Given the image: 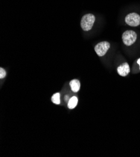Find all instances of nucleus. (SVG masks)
<instances>
[{"label":"nucleus","mask_w":140,"mask_h":157,"mask_svg":"<svg viewBox=\"0 0 140 157\" xmlns=\"http://www.w3.org/2000/svg\"><path fill=\"white\" fill-rule=\"evenodd\" d=\"M95 17L92 14H87L82 18L81 25L84 31H89L92 29L95 22Z\"/></svg>","instance_id":"1"},{"label":"nucleus","mask_w":140,"mask_h":157,"mask_svg":"<svg viewBox=\"0 0 140 157\" xmlns=\"http://www.w3.org/2000/svg\"><path fill=\"white\" fill-rule=\"evenodd\" d=\"M122 41L126 46H131L136 41L137 35L134 31L128 30L124 32L122 35Z\"/></svg>","instance_id":"2"},{"label":"nucleus","mask_w":140,"mask_h":157,"mask_svg":"<svg viewBox=\"0 0 140 157\" xmlns=\"http://www.w3.org/2000/svg\"><path fill=\"white\" fill-rule=\"evenodd\" d=\"M125 22L131 26H138L140 25V16L136 13H130L125 18Z\"/></svg>","instance_id":"3"},{"label":"nucleus","mask_w":140,"mask_h":157,"mask_svg":"<svg viewBox=\"0 0 140 157\" xmlns=\"http://www.w3.org/2000/svg\"><path fill=\"white\" fill-rule=\"evenodd\" d=\"M110 48V44L107 41H102L95 46V51L98 56H102L106 55Z\"/></svg>","instance_id":"4"},{"label":"nucleus","mask_w":140,"mask_h":157,"mask_svg":"<svg viewBox=\"0 0 140 157\" xmlns=\"http://www.w3.org/2000/svg\"><path fill=\"white\" fill-rule=\"evenodd\" d=\"M118 73L121 76H126L130 72V68L127 63H124L118 67Z\"/></svg>","instance_id":"5"},{"label":"nucleus","mask_w":140,"mask_h":157,"mask_svg":"<svg viewBox=\"0 0 140 157\" xmlns=\"http://www.w3.org/2000/svg\"><path fill=\"white\" fill-rule=\"evenodd\" d=\"M70 86L71 87L72 91L76 93L78 91H79L81 88V83L79 80H73L70 82Z\"/></svg>","instance_id":"6"},{"label":"nucleus","mask_w":140,"mask_h":157,"mask_svg":"<svg viewBox=\"0 0 140 157\" xmlns=\"http://www.w3.org/2000/svg\"><path fill=\"white\" fill-rule=\"evenodd\" d=\"M78 103V99L76 97H72L69 101L68 103V107L69 109L74 108Z\"/></svg>","instance_id":"7"},{"label":"nucleus","mask_w":140,"mask_h":157,"mask_svg":"<svg viewBox=\"0 0 140 157\" xmlns=\"http://www.w3.org/2000/svg\"><path fill=\"white\" fill-rule=\"evenodd\" d=\"M60 95L59 93H57L54 94V95L52 97V101L56 105H59L60 103Z\"/></svg>","instance_id":"8"},{"label":"nucleus","mask_w":140,"mask_h":157,"mask_svg":"<svg viewBox=\"0 0 140 157\" xmlns=\"http://www.w3.org/2000/svg\"><path fill=\"white\" fill-rule=\"evenodd\" d=\"M6 76V71L5 70H3L2 68H0V78L2 79V78H5Z\"/></svg>","instance_id":"9"},{"label":"nucleus","mask_w":140,"mask_h":157,"mask_svg":"<svg viewBox=\"0 0 140 157\" xmlns=\"http://www.w3.org/2000/svg\"><path fill=\"white\" fill-rule=\"evenodd\" d=\"M137 63H138V64L139 65V69H140V58L138 59V61H137Z\"/></svg>","instance_id":"10"}]
</instances>
